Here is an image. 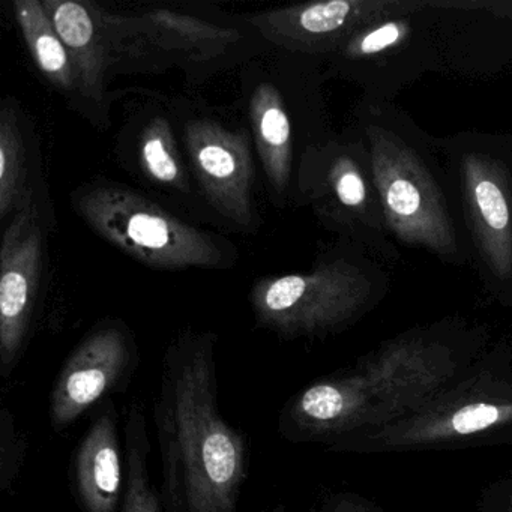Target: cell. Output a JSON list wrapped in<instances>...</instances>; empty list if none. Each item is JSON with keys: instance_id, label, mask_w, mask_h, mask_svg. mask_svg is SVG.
I'll use <instances>...</instances> for the list:
<instances>
[{"instance_id": "obj_9", "label": "cell", "mask_w": 512, "mask_h": 512, "mask_svg": "<svg viewBox=\"0 0 512 512\" xmlns=\"http://www.w3.org/2000/svg\"><path fill=\"white\" fill-rule=\"evenodd\" d=\"M490 344L487 325L449 316L400 332L353 364L367 376L392 422L454 382Z\"/></svg>"}, {"instance_id": "obj_16", "label": "cell", "mask_w": 512, "mask_h": 512, "mask_svg": "<svg viewBox=\"0 0 512 512\" xmlns=\"http://www.w3.org/2000/svg\"><path fill=\"white\" fill-rule=\"evenodd\" d=\"M443 74L490 80L512 70V0H430Z\"/></svg>"}, {"instance_id": "obj_27", "label": "cell", "mask_w": 512, "mask_h": 512, "mask_svg": "<svg viewBox=\"0 0 512 512\" xmlns=\"http://www.w3.org/2000/svg\"><path fill=\"white\" fill-rule=\"evenodd\" d=\"M263 512H286V506L280 503V505L272 506V508L265 509Z\"/></svg>"}, {"instance_id": "obj_21", "label": "cell", "mask_w": 512, "mask_h": 512, "mask_svg": "<svg viewBox=\"0 0 512 512\" xmlns=\"http://www.w3.org/2000/svg\"><path fill=\"white\" fill-rule=\"evenodd\" d=\"M35 134L14 98L0 110V217L7 223L32 200L38 190Z\"/></svg>"}, {"instance_id": "obj_24", "label": "cell", "mask_w": 512, "mask_h": 512, "mask_svg": "<svg viewBox=\"0 0 512 512\" xmlns=\"http://www.w3.org/2000/svg\"><path fill=\"white\" fill-rule=\"evenodd\" d=\"M28 455V439L7 404L0 409V490L16 487Z\"/></svg>"}, {"instance_id": "obj_11", "label": "cell", "mask_w": 512, "mask_h": 512, "mask_svg": "<svg viewBox=\"0 0 512 512\" xmlns=\"http://www.w3.org/2000/svg\"><path fill=\"white\" fill-rule=\"evenodd\" d=\"M176 116L179 139L203 203L239 232L259 229L256 149L250 130L217 116L185 110Z\"/></svg>"}, {"instance_id": "obj_10", "label": "cell", "mask_w": 512, "mask_h": 512, "mask_svg": "<svg viewBox=\"0 0 512 512\" xmlns=\"http://www.w3.org/2000/svg\"><path fill=\"white\" fill-rule=\"evenodd\" d=\"M326 79L361 88V98L394 103L425 74H443L442 50L430 0H404L347 38L322 62Z\"/></svg>"}, {"instance_id": "obj_7", "label": "cell", "mask_w": 512, "mask_h": 512, "mask_svg": "<svg viewBox=\"0 0 512 512\" xmlns=\"http://www.w3.org/2000/svg\"><path fill=\"white\" fill-rule=\"evenodd\" d=\"M71 203L95 235L149 268L227 269L238 259L224 236L188 223L125 185L89 182L74 190Z\"/></svg>"}, {"instance_id": "obj_22", "label": "cell", "mask_w": 512, "mask_h": 512, "mask_svg": "<svg viewBox=\"0 0 512 512\" xmlns=\"http://www.w3.org/2000/svg\"><path fill=\"white\" fill-rule=\"evenodd\" d=\"M13 8L17 26L38 71L74 109L82 110L85 115L76 65L53 26L43 0H14Z\"/></svg>"}, {"instance_id": "obj_18", "label": "cell", "mask_w": 512, "mask_h": 512, "mask_svg": "<svg viewBox=\"0 0 512 512\" xmlns=\"http://www.w3.org/2000/svg\"><path fill=\"white\" fill-rule=\"evenodd\" d=\"M127 466L119 439L113 400L98 406L74 452L71 485L83 512H119L125 496Z\"/></svg>"}, {"instance_id": "obj_12", "label": "cell", "mask_w": 512, "mask_h": 512, "mask_svg": "<svg viewBox=\"0 0 512 512\" xmlns=\"http://www.w3.org/2000/svg\"><path fill=\"white\" fill-rule=\"evenodd\" d=\"M139 358L136 337L124 320L98 322L74 347L53 382L49 400L53 430L64 433L89 410L127 391Z\"/></svg>"}, {"instance_id": "obj_14", "label": "cell", "mask_w": 512, "mask_h": 512, "mask_svg": "<svg viewBox=\"0 0 512 512\" xmlns=\"http://www.w3.org/2000/svg\"><path fill=\"white\" fill-rule=\"evenodd\" d=\"M389 422L388 410L367 376L352 364L293 394L278 416V433L287 442L320 445L332 452L349 437Z\"/></svg>"}, {"instance_id": "obj_4", "label": "cell", "mask_w": 512, "mask_h": 512, "mask_svg": "<svg viewBox=\"0 0 512 512\" xmlns=\"http://www.w3.org/2000/svg\"><path fill=\"white\" fill-rule=\"evenodd\" d=\"M280 53L248 62L242 73L245 112L272 203L296 205L299 164L308 149L334 136L326 109L323 64Z\"/></svg>"}, {"instance_id": "obj_25", "label": "cell", "mask_w": 512, "mask_h": 512, "mask_svg": "<svg viewBox=\"0 0 512 512\" xmlns=\"http://www.w3.org/2000/svg\"><path fill=\"white\" fill-rule=\"evenodd\" d=\"M476 509L478 512H512V470L484 485Z\"/></svg>"}, {"instance_id": "obj_3", "label": "cell", "mask_w": 512, "mask_h": 512, "mask_svg": "<svg viewBox=\"0 0 512 512\" xmlns=\"http://www.w3.org/2000/svg\"><path fill=\"white\" fill-rule=\"evenodd\" d=\"M499 445H512V334L491 343L418 409L355 434L332 452L407 454Z\"/></svg>"}, {"instance_id": "obj_15", "label": "cell", "mask_w": 512, "mask_h": 512, "mask_svg": "<svg viewBox=\"0 0 512 512\" xmlns=\"http://www.w3.org/2000/svg\"><path fill=\"white\" fill-rule=\"evenodd\" d=\"M139 14L166 70L178 67L190 82H200L242 62H251L269 47L247 22L212 19L209 13L155 8Z\"/></svg>"}, {"instance_id": "obj_1", "label": "cell", "mask_w": 512, "mask_h": 512, "mask_svg": "<svg viewBox=\"0 0 512 512\" xmlns=\"http://www.w3.org/2000/svg\"><path fill=\"white\" fill-rule=\"evenodd\" d=\"M217 344L188 328L164 352L154 404L164 512H239L248 446L221 413Z\"/></svg>"}, {"instance_id": "obj_8", "label": "cell", "mask_w": 512, "mask_h": 512, "mask_svg": "<svg viewBox=\"0 0 512 512\" xmlns=\"http://www.w3.org/2000/svg\"><path fill=\"white\" fill-rule=\"evenodd\" d=\"M296 205L308 206L328 232L383 265L400 262L374 182L370 151L352 122L305 152L296 179Z\"/></svg>"}, {"instance_id": "obj_13", "label": "cell", "mask_w": 512, "mask_h": 512, "mask_svg": "<svg viewBox=\"0 0 512 512\" xmlns=\"http://www.w3.org/2000/svg\"><path fill=\"white\" fill-rule=\"evenodd\" d=\"M43 200L10 220L0 247V376L10 380L31 341L43 281L46 227Z\"/></svg>"}, {"instance_id": "obj_20", "label": "cell", "mask_w": 512, "mask_h": 512, "mask_svg": "<svg viewBox=\"0 0 512 512\" xmlns=\"http://www.w3.org/2000/svg\"><path fill=\"white\" fill-rule=\"evenodd\" d=\"M128 136L133 172L146 184L187 205L202 200L170 116L149 113L134 122Z\"/></svg>"}, {"instance_id": "obj_19", "label": "cell", "mask_w": 512, "mask_h": 512, "mask_svg": "<svg viewBox=\"0 0 512 512\" xmlns=\"http://www.w3.org/2000/svg\"><path fill=\"white\" fill-rule=\"evenodd\" d=\"M43 5L76 65L85 115L98 124L106 119L110 80L115 76L98 5L76 0H43Z\"/></svg>"}, {"instance_id": "obj_6", "label": "cell", "mask_w": 512, "mask_h": 512, "mask_svg": "<svg viewBox=\"0 0 512 512\" xmlns=\"http://www.w3.org/2000/svg\"><path fill=\"white\" fill-rule=\"evenodd\" d=\"M472 266L485 292L512 310V133L437 137Z\"/></svg>"}, {"instance_id": "obj_23", "label": "cell", "mask_w": 512, "mask_h": 512, "mask_svg": "<svg viewBox=\"0 0 512 512\" xmlns=\"http://www.w3.org/2000/svg\"><path fill=\"white\" fill-rule=\"evenodd\" d=\"M124 443L127 484L119 512H164L161 493L155 490L149 473L152 446L140 401L131 403L125 413Z\"/></svg>"}, {"instance_id": "obj_17", "label": "cell", "mask_w": 512, "mask_h": 512, "mask_svg": "<svg viewBox=\"0 0 512 512\" xmlns=\"http://www.w3.org/2000/svg\"><path fill=\"white\" fill-rule=\"evenodd\" d=\"M404 0H326L245 17L271 50L323 62L368 23L403 7Z\"/></svg>"}, {"instance_id": "obj_26", "label": "cell", "mask_w": 512, "mask_h": 512, "mask_svg": "<svg viewBox=\"0 0 512 512\" xmlns=\"http://www.w3.org/2000/svg\"><path fill=\"white\" fill-rule=\"evenodd\" d=\"M319 512H385L379 503L356 491L328 494L320 503Z\"/></svg>"}, {"instance_id": "obj_5", "label": "cell", "mask_w": 512, "mask_h": 512, "mask_svg": "<svg viewBox=\"0 0 512 512\" xmlns=\"http://www.w3.org/2000/svg\"><path fill=\"white\" fill-rule=\"evenodd\" d=\"M389 290L388 266L337 239L310 271L257 281L250 305L257 325L284 340L323 338L356 325Z\"/></svg>"}, {"instance_id": "obj_2", "label": "cell", "mask_w": 512, "mask_h": 512, "mask_svg": "<svg viewBox=\"0 0 512 512\" xmlns=\"http://www.w3.org/2000/svg\"><path fill=\"white\" fill-rule=\"evenodd\" d=\"M352 124L370 151L392 239L422 248L451 266L472 265L437 137L428 134L395 103L361 100Z\"/></svg>"}]
</instances>
